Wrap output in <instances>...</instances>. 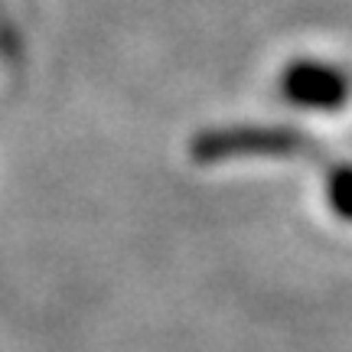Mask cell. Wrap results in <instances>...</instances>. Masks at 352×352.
<instances>
[{
    "instance_id": "obj_1",
    "label": "cell",
    "mask_w": 352,
    "mask_h": 352,
    "mask_svg": "<svg viewBox=\"0 0 352 352\" xmlns=\"http://www.w3.org/2000/svg\"><path fill=\"white\" fill-rule=\"evenodd\" d=\"M316 140L297 127H215L192 140V157L199 164H226L235 157H310Z\"/></svg>"
},
{
    "instance_id": "obj_3",
    "label": "cell",
    "mask_w": 352,
    "mask_h": 352,
    "mask_svg": "<svg viewBox=\"0 0 352 352\" xmlns=\"http://www.w3.org/2000/svg\"><path fill=\"white\" fill-rule=\"evenodd\" d=\"M327 206L352 226V164L333 166L327 176Z\"/></svg>"
},
{
    "instance_id": "obj_2",
    "label": "cell",
    "mask_w": 352,
    "mask_h": 352,
    "mask_svg": "<svg viewBox=\"0 0 352 352\" xmlns=\"http://www.w3.org/2000/svg\"><path fill=\"white\" fill-rule=\"evenodd\" d=\"M280 98L297 104L303 111H336L352 95V82L340 65L320 63V59H297L284 65L277 78Z\"/></svg>"
}]
</instances>
